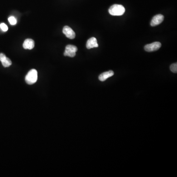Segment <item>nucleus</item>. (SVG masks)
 <instances>
[{
	"mask_svg": "<svg viewBox=\"0 0 177 177\" xmlns=\"http://www.w3.org/2000/svg\"><path fill=\"white\" fill-rule=\"evenodd\" d=\"M109 13L113 16H121L125 13V9L124 6L121 5L115 4L109 8Z\"/></svg>",
	"mask_w": 177,
	"mask_h": 177,
	"instance_id": "nucleus-1",
	"label": "nucleus"
},
{
	"mask_svg": "<svg viewBox=\"0 0 177 177\" xmlns=\"http://www.w3.org/2000/svg\"><path fill=\"white\" fill-rule=\"evenodd\" d=\"M38 80V72L35 69H32L28 72L25 77V81L28 84L32 85L35 83Z\"/></svg>",
	"mask_w": 177,
	"mask_h": 177,
	"instance_id": "nucleus-2",
	"label": "nucleus"
},
{
	"mask_svg": "<svg viewBox=\"0 0 177 177\" xmlns=\"http://www.w3.org/2000/svg\"><path fill=\"white\" fill-rule=\"evenodd\" d=\"M77 51V47L76 46L73 45H67L65 47V51L64 52V56L69 57H74L76 55V52Z\"/></svg>",
	"mask_w": 177,
	"mask_h": 177,
	"instance_id": "nucleus-3",
	"label": "nucleus"
},
{
	"mask_svg": "<svg viewBox=\"0 0 177 177\" xmlns=\"http://www.w3.org/2000/svg\"><path fill=\"white\" fill-rule=\"evenodd\" d=\"M161 46L160 42H155L151 44H147L144 47L145 50L147 52H153L158 50Z\"/></svg>",
	"mask_w": 177,
	"mask_h": 177,
	"instance_id": "nucleus-4",
	"label": "nucleus"
},
{
	"mask_svg": "<svg viewBox=\"0 0 177 177\" xmlns=\"http://www.w3.org/2000/svg\"><path fill=\"white\" fill-rule=\"evenodd\" d=\"M63 34L69 39H74L76 37V33L73 31L72 28L68 26H65L64 27L63 30Z\"/></svg>",
	"mask_w": 177,
	"mask_h": 177,
	"instance_id": "nucleus-5",
	"label": "nucleus"
},
{
	"mask_svg": "<svg viewBox=\"0 0 177 177\" xmlns=\"http://www.w3.org/2000/svg\"><path fill=\"white\" fill-rule=\"evenodd\" d=\"M164 20V16L162 14H157L153 17L151 22V26L154 27L161 24Z\"/></svg>",
	"mask_w": 177,
	"mask_h": 177,
	"instance_id": "nucleus-6",
	"label": "nucleus"
},
{
	"mask_svg": "<svg viewBox=\"0 0 177 177\" xmlns=\"http://www.w3.org/2000/svg\"><path fill=\"white\" fill-rule=\"evenodd\" d=\"M0 61L3 65V67L5 68H8L12 64V62L10 59L7 58L6 56L3 53H0Z\"/></svg>",
	"mask_w": 177,
	"mask_h": 177,
	"instance_id": "nucleus-7",
	"label": "nucleus"
},
{
	"mask_svg": "<svg viewBox=\"0 0 177 177\" xmlns=\"http://www.w3.org/2000/svg\"><path fill=\"white\" fill-rule=\"evenodd\" d=\"M98 45L97 42V39L94 37L88 39L86 43V47L87 49H90L91 48L98 47Z\"/></svg>",
	"mask_w": 177,
	"mask_h": 177,
	"instance_id": "nucleus-8",
	"label": "nucleus"
},
{
	"mask_svg": "<svg viewBox=\"0 0 177 177\" xmlns=\"http://www.w3.org/2000/svg\"><path fill=\"white\" fill-rule=\"evenodd\" d=\"M114 73L112 70H110L108 72H104L103 73L99 75L98 79L101 81L103 82L105 81L106 79L114 76Z\"/></svg>",
	"mask_w": 177,
	"mask_h": 177,
	"instance_id": "nucleus-9",
	"label": "nucleus"
},
{
	"mask_svg": "<svg viewBox=\"0 0 177 177\" xmlns=\"http://www.w3.org/2000/svg\"><path fill=\"white\" fill-rule=\"evenodd\" d=\"M23 47L25 49L31 50L35 47V42L33 39H26L24 41L23 44Z\"/></svg>",
	"mask_w": 177,
	"mask_h": 177,
	"instance_id": "nucleus-10",
	"label": "nucleus"
},
{
	"mask_svg": "<svg viewBox=\"0 0 177 177\" xmlns=\"http://www.w3.org/2000/svg\"><path fill=\"white\" fill-rule=\"evenodd\" d=\"M9 22L11 25H14L17 23V20L14 17H10L8 19Z\"/></svg>",
	"mask_w": 177,
	"mask_h": 177,
	"instance_id": "nucleus-11",
	"label": "nucleus"
},
{
	"mask_svg": "<svg viewBox=\"0 0 177 177\" xmlns=\"http://www.w3.org/2000/svg\"><path fill=\"white\" fill-rule=\"evenodd\" d=\"M170 69L171 72H173V73H177V64L174 63L171 65L170 67Z\"/></svg>",
	"mask_w": 177,
	"mask_h": 177,
	"instance_id": "nucleus-12",
	"label": "nucleus"
},
{
	"mask_svg": "<svg viewBox=\"0 0 177 177\" xmlns=\"http://www.w3.org/2000/svg\"><path fill=\"white\" fill-rule=\"evenodd\" d=\"M0 28L2 30L4 31H6L8 30V27L5 23H1L0 24Z\"/></svg>",
	"mask_w": 177,
	"mask_h": 177,
	"instance_id": "nucleus-13",
	"label": "nucleus"
}]
</instances>
